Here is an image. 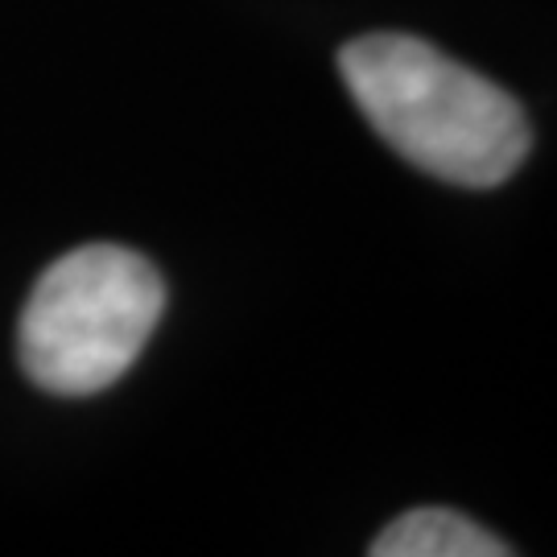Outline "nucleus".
I'll use <instances>...</instances> for the list:
<instances>
[{
	"label": "nucleus",
	"instance_id": "nucleus-1",
	"mask_svg": "<svg viewBox=\"0 0 557 557\" xmlns=\"http://www.w3.org/2000/svg\"><path fill=\"white\" fill-rule=\"evenodd\" d=\"M363 120L430 178L487 190L529 158V120L504 87L409 34H363L338 50Z\"/></svg>",
	"mask_w": 557,
	"mask_h": 557
},
{
	"label": "nucleus",
	"instance_id": "nucleus-3",
	"mask_svg": "<svg viewBox=\"0 0 557 557\" xmlns=\"http://www.w3.org/2000/svg\"><path fill=\"white\" fill-rule=\"evenodd\" d=\"M376 557H508L512 545L487 533L471 517H458L450 508H413L397 517L376 541Z\"/></svg>",
	"mask_w": 557,
	"mask_h": 557
},
{
	"label": "nucleus",
	"instance_id": "nucleus-2",
	"mask_svg": "<svg viewBox=\"0 0 557 557\" xmlns=\"http://www.w3.org/2000/svg\"><path fill=\"white\" fill-rule=\"evenodd\" d=\"M165 310V281L120 244H83L38 277L21 310L25 376L54 397H91L116 384Z\"/></svg>",
	"mask_w": 557,
	"mask_h": 557
}]
</instances>
